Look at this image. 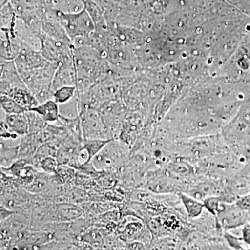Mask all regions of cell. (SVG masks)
I'll list each match as a JSON object with an SVG mask.
<instances>
[{"instance_id": "cell-17", "label": "cell", "mask_w": 250, "mask_h": 250, "mask_svg": "<svg viewBox=\"0 0 250 250\" xmlns=\"http://www.w3.org/2000/svg\"><path fill=\"white\" fill-rule=\"evenodd\" d=\"M31 110L39 113L48 123H55L59 121L61 116L59 104L54 99L47 100L45 103L39 104Z\"/></svg>"}, {"instance_id": "cell-21", "label": "cell", "mask_w": 250, "mask_h": 250, "mask_svg": "<svg viewBox=\"0 0 250 250\" xmlns=\"http://www.w3.org/2000/svg\"><path fill=\"white\" fill-rule=\"evenodd\" d=\"M76 174L77 170L75 167L68 165H59L54 174V181L61 185L74 184Z\"/></svg>"}, {"instance_id": "cell-23", "label": "cell", "mask_w": 250, "mask_h": 250, "mask_svg": "<svg viewBox=\"0 0 250 250\" xmlns=\"http://www.w3.org/2000/svg\"><path fill=\"white\" fill-rule=\"evenodd\" d=\"M57 150H58V147L53 143L51 142L42 143L38 148L35 154L33 156L31 159H29L30 164L36 168L39 161L43 158L47 157V156H54V157H56Z\"/></svg>"}, {"instance_id": "cell-33", "label": "cell", "mask_w": 250, "mask_h": 250, "mask_svg": "<svg viewBox=\"0 0 250 250\" xmlns=\"http://www.w3.org/2000/svg\"><path fill=\"white\" fill-rule=\"evenodd\" d=\"M236 205L243 211H250V195L239 197L236 202Z\"/></svg>"}, {"instance_id": "cell-5", "label": "cell", "mask_w": 250, "mask_h": 250, "mask_svg": "<svg viewBox=\"0 0 250 250\" xmlns=\"http://www.w3.org/2000/svg\"><path fill=\"white\" fill-rule=\"evenodd\" d=\"M82 134L85 139H108L107 129L98 108H82L79 111Z\"/></svg>"}, {"instance_id": "cell-11", "label": "cell", "mask_w": 250, "mask_h": 250, "mask_svg": "<svg viewBox=\"0 0 250 250\" xmlns=\"http://www.w3.org/2000/svg\"><path fill=\"white\" fill-rule=\"evenodd\" d=\"M1 62V80L0 93L4 95L16 86H27L23 81L14 61H0Z\"/></svg>"}, {"instance_id": "cell-34", "label": "cell", "mask_w": 250, "mask_h": 250, "mask_svg": "<svg viewBox=\"0 0 250 250\" xmlns=\"http://www.w3.org/2000/svg\"><path fill=\"white\" fill-rule=\"evenodd\" d=\"M242 240L243 243L250 248V225L245 224L242 229Z\"/></svg>"}, {"instance_id": "cell-27", "label": "cell", "mask_w": 250, "mask_h": 250, "mask_svg": "<svg viewBox=\"0 0 250 250\" xmlns=\"http://www.w3.org/2000/svg\"><path fill=\"white\" fill-rule=\"evenodd\" d=\"M77 95V90L75 85H66L54 91L53 99L59 104H62L68 103Z\"/></svg>"}, {"instance_id": "cell-28", "label": "cell", "mask_w": 250, "mask_h": 250, "mask_svg": "<svg viewBox=\"0 0 250 250\" xmlns=\"http://www.w3.org/2000/svg\"><path fill=\"white\" fill-rule=\"evenodd\" d=\"M27 115L28 121H29V133H36L42 131L49 124L36 111L29 110L27 111Z\"/></svg>"}, {"instance_id": "cell-14", "label": "cell", "mask_w": 250, "mask_h": 250, "mask_svg": "<svg viewBox=\"0 0 250 250\" xmlns=\"http://www.w3.org/2000/svg\"><path fill=\"white\" fill-rule=\"evenodd\" d=\"M0 125L1 128L17 135L19 137H22L29 133V121L27 112L18 114L4 113V118L1 119Z\"/></svg>"}, {"instance_id": "cell-32", "label": "cell", "mask_w": 250, "mask_h": 250, "mask_svg": "<svg viewBox=\"0 0 250 250\" xmlns=\"http://www.w3.org/2000/svg\"><path fill=\"white\" fill-rule=\"evenodd\" d=\"M205 207L211 214L218 215L220 212V204L216 197H209L205 200Z\"/></svg>"}, {"instance_id": "cell-6", "label": "cell", "mask_w": 250, "mask_h": 250, "mask_svg": "<svg viewBox=\"0 0 250 250\" xmlns=\"http://www.w3.org/2000/svg\"><path fill=\"white\" fill-rule=\"evenodd\" d=\"M41 53L48 62L60 64L74 61L72 44L54 40L45 34L41 38Z\"/></svg>"}, {"instance_id": "cell-37", "label": "cell", "mask_w": 250, "mask_h": 250, "mask_svg": "<svg viewBox=\"0 0 250 250\" xmlns=\"http://www.w3.org/2000/svg\"></svg>"}, {"instance_id": "cell-30", "label": "cell", "mask_w": 250, "mask_h": 250, "mask_svg": "<svg viewBox=\"0 0 250 250\" xmlns=\"http://www.w3.org/2000/svg\"><path fill=\"white\" fill-rule=\"evenodd\" d=\"M58 166L59 163L57 160V158L54 156H47L39 161L36 169L38 170L45 172V173L54 174Z\"/></svg>"}, {"instance_id": "cell-8", "label": "cell", "mask_w": 250, "mask_h": 250, "mask_svg": "<svg viewBox=\"0 0 250 250\" xmlns=\"http://www.w3.org/2000/svg\"><path fill=\"white\" fill-rule=\"evenodd\" d=\"M124 150L118 140H112L103 150L93 158L94 166L100 171L116 172L123 161Z\"/></svg>"}, {"instance_id": "cell-10", "label": "cell", "mask_w": 250, "mask_h": 250, "mask_svg": "<svg viewBox=\"0 0 250 250\" xmlns=\"http://www.w3.org/2000/svg\"><path fill=\"white\" fill-rule=\"evenodd\" d=\"M20 74L31 71L44 66L49 62L42 55L40 51L23 46L21 52L14 59Z\"/></svg>"}, {"instance_id": "cell-7", "label": "cell", "mask_w": 250, "mask_h": 250, "mask_svg": "<svg viewBox=\"0 0 250 250\" xmlns=\"http://www.w3.org/2000/svg\"><path fill=\"white\" fill-rule=\"evenodd\" d=\"M30 215L16 212L1 221V240H9L16 243L30 229Z\"/></svg>"}, {"instance_id": "cell-20", "label": "cell", "mask_w": 250, "mask_h": 250, "mask_svg": "<svg viewBox=\"0 0 250 250\" xmlns=\"http://www.w3.org/2000/svg\"><path fill=\"white\" fill-rule=\"evenodd\" d=\"M0 147V166L1 167H9L18 159L19 146L18 144L17 146H9L1 142Z\"/></svg>"}, {"instance_id": "cell-31", "label": "cell", "mask_w": 250, "mask_h": 250, "mask_svg": "<svg viewBox=\"0 0 250 250\" xmlns=\"http://www.w3.org/2000/svg\"><path fill=\"white\" fill-rule=\"evenodd\" d=\"M224 238L228 243L229 246L232 248L233 250H245L244 246H243L244 243L241 238L233 236L228 232L225 233Z\"/></svg>"}, {"instance_id": "cell-19", "label": "cell", "mask_w": 250, "mask_h": 250, "mask_svg": "<svg viewBox=\"0 0 250 250\" xmlns=\"http://www.w3.org/2000/svg\"><path fill=\"white\" fill-rule=\"evenodd\" d=\"M85 9L88 11L95 25V29H104L108 27L104 11L101 6L92 0H84Z\"/></svg>"}, {"instance_id": "cell-36", "label": "cell", "mask_w": 250, "mask_h": 250, "mask_svg": "<svg viewBox=\"0 0 250 250\" xmlns=\"http://www.w3.org/2000/svg\"><path fill=\"white\" fill-rule=\"evenodd\" d=\"M127 249L129 250H145L146 249V246L143 242L139 241H131L129 243L127 246Z\"/></svg>"}, {"instance_id": "cell-16", "label": "cell", "mask_w": 250, "mask_h": 250, "mask_svg": "<svg viewBox=\"0 0 250 250\" xmlns=\"http://www.w3.org/2000/svg\"><path fill=\"white\" fill-rule=\"evenodd\" d=\"M59 222H71L84 216V210L80 204L70 202H56Z\"/></svg>"}, {"instance_id": "cell-26", "label": "cell", "mask_w": 250, "mask_h": 250, "mask_svg": "<svg viewBox=\"0 0 250 250\" xmlns=\"http://www.w3.org/2000/svg\"><path fill=\"white\" fill-rule=\"evenodd\" d=\"M0 105L1 111L6 114H18L27 111L26 108L16 103L14 99L6 95H0Z\"/></svg>"}, {"instance_id": "cell-12", "label": "cell", "mask_w": 250, "mask_h": 250, "mask_svg": "<svg viewBox=\"0 0 250 250\" xmlns=\"http://www.w3.org/2000/svg\"><path fill=\"white\" fill-rule=\"evenodd\" d=\"M23 45L9 30L0 31V57L1 61H14Z\"/></svg>"}, {"instance_id": "cell-35", "label": "cell", "mask_w": 250, "mask_h": 250, "mask_svg": "<svg viewBox=\"0 0 250 250\" xmlns=\"http://www.w3.org/2000/svg\"><path fill=\"white\" fill-rule=\"evenodd\" d=\"M15 213H16V212L14 211V210L9 209L7 207H5V206L2 205L0 206V220H1V221L9 218V216L14 214Z\"/></svg>"}, {"instance_id": "cell-13", "label": "cell", "mask_w": 250, "mask_h": 250, "mask_svg": "<svg viewBox=\"0 0 250 250\" xmlns=\"http://www.w3.org/2000/svg\"><path fill=\"white\" fill-rule=\"evenodd\" d=\"M76 83L77 71L74 61L59 65L52 81V90L56 91L66 85L76 86Z\"/></svg>"}, {"instance_id": "cell-18", "label": "cell", "mask_w": 250, "mask_h": 250, "mask_svg": "<svg viewBox=\"0 0 250 250\" xmlns=\"http://www.w3.org/2000/svg\"><path fill=\"white\" fill-rule=\"evenodd\" d=\"M54 182V174L39 171L32 183L24 188L34 195H40L47 191Z\"/></svg>"}, {"instance_id": "cell-1", "label": "cell", "mask_w": 250, "mask_h": 250, "mask_svg": "<svg viewBox=\"0 0 250 250\" xmlns=\"http://www.w3.org/2000/svg\"><path fill=\"white\" fill-rule=\"evenodd\" d=\"M57 67V64L48 62L44 66L21 74L24 83L34 94L39 104L53 99L52 81Z\"/></svg>"}, {"instance_id": "cell-25", "label": "cell", "mask_w": 250, "mask_h": 250, "mask_svg": "<svg viewBox=\"0 0 250 250\" xmlns=\"http://www.w3.org/2000/svg\"><path fill=\"white\" fill-rule=\"evenodd\" d=\"M180 197L189 218H195L202 214L205 208L204 204L184 194H181Z\"/></svg>"}, {"instance_id": "cell-2", "label": "cell", "mask_w": 250, "mask_h": 250, "mask_svg": "<svg viewBox=\"0 0 250 250\" xmlns=\"http://www.w3.org/2000/svg\"><path fill=\"white\" fill-rule=\"evenodd\" d=\"M11 4L18 19L36 34L43 35L42 22L46 9L53 0H11Z\"/></svg>"}, {"instance_id": "cell-15", "label": "cell", "mask_w": 250, "mask_h": 250, "mask_svg": "<svg viewBox=\"0 0 250 250\" xmlns=\"http://www.w3.org/2000/svg\"><path fill=\"white\" fill-rule=\"evenodd\" d=\"M4 95L14 99L16 103L19 104L23 108H26L27 111L39 104L34 94L31 93L27 86L14 87L10 88Z\"/></svg>"}, {"instance_id": "cell-9", "label": "cell", "mask_w": 250, "mask_h": 250, "mask_svg": "<svg viewBox=\"0 0 250 250\" xmlns=\"http://www.w3.org/2000/svg\"><path fill=\"white\" fill-rule=\"evenodd\" d=\"M30 229H41L46 225L59 222L56 202L41 200L31 213Z\"/></svg>"}, {"instance_id": "cell-29", "label": "cell", "mask_w": 250, "mask_h": 250, "mask_svg": "<svg viewBox=\"0 0 250 250\" xmlns=\"http://www.w3.org/2000/svg\"><path fill=\"white\" fill-rule=\"evenodd\" d=\"M95 180L99 187L103 188H111L115 187L117 182L115 172L111 171H101Z\"/></svg>"}, {"instance_id": "cell-3", "label": "cell", "mask_w": 250, "mask_h": 250, "mask_svg": "<svg viewBox=\"0 0 250 250\" xmlns=\"http://www.w3.org/2000/svg\"><path fill=\"white\" fill-rule=\"evenodd\" d=\"M96 108L103 117L109 139H118L123 127L125 117L124 104L120 98L104 102Z\"/></svg>"}, {"instance_id": "cell-4", "label": "cell", "mask_w": 250, "mask_h": 250, "mask_svg": "<svg viewBox=\"0 0 250 250\" xmlns=\"http://www.w3.org/2000/svg\"><path fill=\"white\" fill-rule=\"evenodd\" d=\"M57 11L59 20L71 41L79 36H90L95 30V25L86 9L69 14Z\"/></svg>"}, {"instance_id": "cell-24", "label": "cell", "mask_w": 250, "mask_h": 250, "mask_svg": "<svg viewBox=\"0 0 250 250\" xmlns=\"http://www.w3.org/2000/svg\"><path fill=\"white\" fill-rule=\"evenodd\" d=\"M112 140L101 139H83L82 147L86 150L89 156V161L93 160L94 157L101 152L104 147Z\"/></svg>"}, {"instance_id": "cell-22", "label": "cell", "mask_w": 250, "mask_h": 250, "mask_svg": "<svg viewBox=\"0 0 250 250\" xmlns=\"http://www.w3.org/2000/svg\"><path fill=\"white\" fill-rule=\"evenodd\" d=\"M53 4L55 9L65 14L80 12L85 9L84 0H53Z\"/></svg>"}]
</instances>
